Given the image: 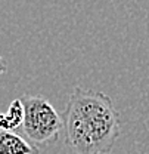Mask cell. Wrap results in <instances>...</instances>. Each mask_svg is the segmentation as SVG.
<instances>
[{
	"label": "cell",
	"mask_w": 149,
	"mask_h": 154,
	"mask_svg": "<svg viewBox=\"0 0 149 154\" xmlns=\"http://www.w3.org/2000/svg\"><path fill=\"white\" fill-rule=\"evenodd\" d=\"M65 141L74 154H108L121 135L120 113L103 92L74 88L62 114Z\"/></svg>",
	"instance_id": "cell-1"
},
{
	"label": "cell",
	"mask_w": 149,
	"mask_h": 154,
	"mask_svg": "<svg viewBox=\"0 0 149 154\" xmlns=\"http://www.w3.org/2000/svg\"><path fill=\"white\" fill-rule=\"evenodd\" d=\"M24 119H22V131L28 141L36 145H44L56 142L62 132V116L56 111V108L43 96L24 95L19 98Z\"/></svg>",
	"instance_id": "cell-2"
},
{
	"label": "cell",
	"mask_w": 149,
	"mask_h": 154,
	"mask_svg": "<svg viewBox=\"0 0 149 154\" xmlns=\"http://www.w3.org/2000/svg\"><path fill=\"white\" fill-rule=\"evenodd\" d=\"M0 154H38V148L16 132L0 129Z\"/></svg>",
	"instance_id": "cell-3"
},
{
	"label": "cell",
	"mask_w": 149,
	"mask_h": 154,
	"mask_svg": "<svg viewBox=\"0 0 149 154\" xmlns=\"http://www.w3.org/2000/svg\"><path fill=\"white\" fill-rule=\"evenodd\" d=\"M24 108L19 99H13L7 108L6 114H0V129L3 131H16L22 125Z\"/></svg>",
	"instance_id": "cell-4"
},
{
	"label": "cell",
	"mask_w": 149,
	"mask_h": 154,
	"mask_svg": "<svg viewBox=\"0 0 149 154\" xmlns=\"http://www.w3.org/2000/svg\"><path fill=\"white\" fill-rule=\"evenodd\" d=\"M6 70H7V62H6V59L0 55V74H3V73H6Z\"/></svg>",
	"instance_id": "cell-5"
}]
</instances>
